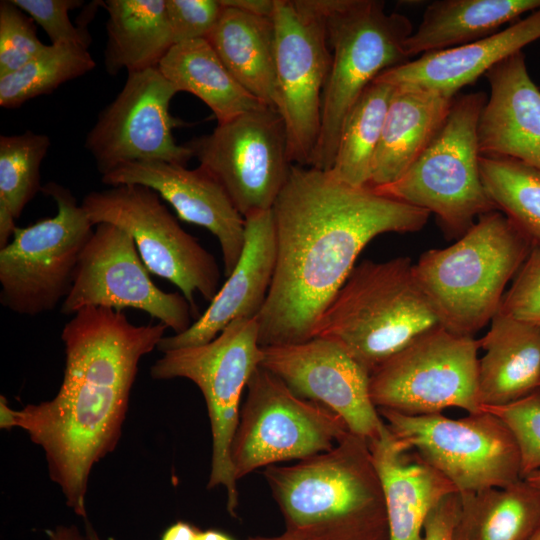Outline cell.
<instances>
[{
    "mask_svg": "<svg viewBox=\"0 0 540 540\" xmlns=\"http://www.w3.org/2000/svg\"><path fill=\"white\" fill-rule=\"evenodd\" d=\"M272 214L276 260L257 316L261 347L312 339L366 245L384 233L417 232L430 216L373 188L294 164Z\"/></svg>",
    "mask_w": 540,
    "mask_h": 540,
    "instance_id": "obj_1",
    "label": "cell"
},
{
    "mask_svg": "<svg viewBox=\"0 0 540 540\" xmlns=\"http://www.w3.org/2000/svg\"><path fill=\"white\" fill-rule=\"evenodd\" d=\"M164 324L134 325L120 311L85 307L65 324V371L57 395L11 409L0 400V426L20 428L40 446L51 480L86 518L90 472L119 441L141 358L157 348Z\"/></svg>",
    "mask_w": 540,
    "mask_h": 540,
    "instance_id": "obj_2",
    "label": "cell"
},
{
    "mask_svg": "<svg viewBox=\"0 0 540 540\" xmlns=\"http://www.w3.org/2000/svg\"><path fill=\"white\" fill-rule=\"evenodd\" d=\"M264 477L286 532L301 540H389L385 498L368 441L350 431L329 451Z\"/></svg>",
    "mask_w": 540,
    "mask_h": 540,
    "instance_id": "obj_3",
    "label": "cell"
},
{
    "mask_svg": "<svg viewBox=\"0 0 540 540\" xmlns=\"http://www.w3.org/2000/svg\"><path fill=\"white\" fill-rule=\"evenodd\" d=\"M532 248L531 241L494 210L480 216L452 245L422 253L414 273L440 325L474 337L499 311L506 285Z\"/></svg>",
    "mask_w": 540,
    "mask_h": 540,
    "instance_id": "obj_4",
    "label": "cell"
},
{
    "mask_svg": "<svg viewBox=\"0 0 540 540\" xmlns=\"http://www.w3.org/2000/svg\"><path fill=\"white\" fill-rule=\"evenodd\" d=\"M440 325L409 257L364 260L318 321L313 338L341 346L369 374L423 332Z\"/></svg>",
    "mask_w": 540,
    "mask_h": 540,
    "instance_id": "obj_5",
    "label": "cell"
},
{
    "mask_svg": "<svg viewBox=\"0 0 540 540\" xmlns=\"http://www.w3.org/2000/svg\"><path fill=\"white\" fill-rule=\"evenodd\" d=\"M332 55L322 94L321 127L310 167L329 171L343 123L364 90L382 72L410 60V20L377 0H315Z\"/></svg>",
    "mask_w": 540,
    "mask_h": 540,
    "instance_id": "obj_6",
    "label": "cell"
},
{
    "mask_svg": "<svg viewBox=\"0 0 540 540\" xmlns=\"http://www.w3.org/2000/svg\"><path fill=\"white\" fill-rule=\"evenodd\" d=\"M487 95L456 96L438 132L417 160L377 192L433 213L449 239L497 210L482 183L477 127Z\"/></svg>",
    "mask_w": 540,
    "mask_h": 540,
    "instance_id": "obj_7",
    "label": "cell"
},
{
    "mask_svg": "<svg viewBox=\"0 0 540 540\" xmlns=\"http://www.w3.org/2000/svg\"><path fill=\"white\" fill-rule=\"evenodd\" d=\"M262 358L257 317L240 318L208 343L163 352L150 369L153 379L186 378L203 394L212 434L207 487H225L227 510L234 517L238 490L231 446L239 423L242 393Z\"/></svg>",
    "mask_w": 540,
    "mask_h": 540,
    "instance_id": "obj_8",
    "label": "cell"
},
{
    "mask_svg": "<svg viewBox=\"0 0 540 540\" xmlns=\"http://www.w3.org/2000/svg\"><path fill=\"white\" fill-rule=\"evenodd\" d=\"M42 192L57 206L53 217L17 227L0 249V302L21 315L52 311L73 284L76 266L94 226L70 189L48 182Z\"/></svg>",
    "mask_w": 540,
    "mask_h": 540,
    "instance_id": "obj_9",
    "label": "cell"
},
{
    "mask_svg": "<svg viewBox=\"0 0 540 540\" xmlns=\"http://www.w3.org/2000/svg\"><path fill=\"white\" fill-rule=\"evenodd\" d=\"M246 391L231 446L237 481L261 467L329 451L349 432L338 414L300 397L261 365Z\"/></svg>",
    "mask_w": 540,
    "mask_h": 540,
    "instance_id": "obj_10",
    "label": "cell"
},
{
    "mask_svg": "<svg viewBox=\"0 0 540 540\" xmlns=\"http://www.w3.org/2000/svg\"><path fill=\"white\" fill-rule=\"evenodd\" d=\"M478 339L431 328L387 358L370 374L377 409L407 415L460 408L482 410L478 394Z\"/></svg>",
    "mask_w": 540,
    "mask_h": 540,
    "instance_id": "obj_11",
    "label": "cell"
},
{
    "mask_svg": "<svg viewBox=\"0 0 540 540\" xmlns=\"http://www.w3.org/2000/svg\"><path fill=\"white\" fill-rule=\"evenodd\" d=\"M81 205L93 225L109 223L126 231L148 271L176 285L199 318L194 295L213 300L220 289L219 266L154 190L137 184L111 186L86 194Z\"/></svg>",
    "mask_w": 540,
    "mask_h": 540,
    "instance_id": "obj_12",
    "label": "cell"
},
{
    "mask_svg": "<svg viewBox=\"0 0 540 540\" xmlns=\"http://www.w3.org/2000/svg\"><path fill=\"white\" fill-rule=\"evenodd\" d=\"M378 412L392 433L441 472L457 493L504 487L522 479L520 452L512 432L484 408L459 419L442 413Z\"/></svg>",
    "mask_w": 540,
    "mask_h": 540,
    "instance_id": "obj_13",
    "label": "cell"
},
{
    "mask_svg": "<svg viewBox=\"0 0 540 540\" xmlns=\"http://www.w3.org/2000/svg\"><path fill=\"white\" fill-rule=\"evenodd\" d=\"M277 111L292 164L311 166L321 127L324 86L332 55L315 0H275Z\"/></svg>",
    "mask_w": 540,
    "mask_h": 540,
    "instance_id": "obj_14",
    "label": "cell"
},
{
    "mask_svg": "<svg viewBox=\"0 0 540 540\" xmlns=\"http://www.w3.org/2000/svg\"><path fill=\"white\" fill-rule=\"evenodd\" d=\"M245 218L271 210L292 167L284 121L269 106L217 124L185 144Z\"/></svg>",
    "mask_w": 540,
    "mask_h": 540,
    "instance_id": "obj_15",
    "label": "cell"
},
{
    "mask_svg": "<svg viewBox=\"0 0 540 540\" xmlns=\"http://www.w3.org/2000/svg\"><path fill=\"white\" fill-rule=\"evenodd\" d=\"M148 272L133 238L113 224L100 223L81 252L61 312L74 315L85 307L133 308L158 319L175 334L186 331L196 318L189 302L178 292L162 291Z\"/></svg>",
    "mask_w": 540,
    "mask_h": 540,
    "instance_id": "obj_16",
    "label": "cell"
},
{
    "mask_svg": "<svg viewBox=\"0 0 540 540\" xmlns=\"http://www.w3.org/2000/svg\"><path fill=\"white\" fill-rule=\"evenodd\" d=\"M177 93L158 68L128 74L85 138L84 147L102 176L130 162L186 166L194 155L188 146L176 143L172 130L179 121L169 112Z\"/></svg>",
    "mask_w": 540,
    "mask_h": 540,
    "instance_id": "obj_17",
    "label": "cell"
},
{
    "mask_svg": "<svg viewBox=\"0 0 540 540\" xmlns=\"http://www.w3.org/2000/svg\"><path fill=\"white\" fill-rule=\"evenodd\" d=\"M261 366L300 397L338 414L349 431L370 441L385 422L370 396V374L341 346L327 339L262 347Z\"/></svg>",
    "mask_w": 540,
    "mask_h": 540,
    "instance_id": "obj_18",
    "label": "cell"
},
{
    "mask_svg": "<svg viewBox=\"0 0 540 540\" xmlns=\"http://www.w3.org/2000/svg\"><path fill=\"white\" fill-rule=\"evenodd\" d=\"M108 186L143 185L168 202L177 216L210 231L218 240L226 277L236 267L245 243V218L222 185L204 168L161 161L130 162L102 176Z\"/></svg>",
    "mask_w": 540,
    "mask_h": 540,
    "instance_id": "obj_19",
    "label": "cell"
},
{
    "mask_svg": "<svg viewBox=\"0 0 540 540\" xmlns=\"http://www.w3.org/2000/svg\"><path fill=\"white\" fill-rule=\"evenodd\" d=\"M276 260L272 209L245 217V243L241 257L205 312L184 332L164 336L157 349L198 346L212 341L231 322L256 318L272 283Z\"/></svg>",
    "mask_w": 540,
    "mask_h": 540,
    "instance_id": "obj_20",
    "label": "cell"
},
{
    "mask_svg": "<svg viewBox=\"0 0 540 540\" xmlns=\"http://www.w3.org/2000/svg\"><path fill=\"white\" fill-rule=\"evenodd\" d=\"M490 94L477 138L480 155L518 160L540 172V89L518 51L485 74Z\"/></svg>",
    "mask_w": 540,
    "mask_h": 540,
    "instance_id": "obj_21",
    "label": "cell"
},
{
    "mask_svg": "<svg viewBox=\"0 0 540 540\" xmlns=\"http://www.w3.org/2000/svg\"><path fill=\"white\" fill-rule=\"evenodd\" d=\"M368 444L384 493L388 539L423 540L426 518L440 501L457 493L454 485L386 423Z\"/></svg>",
    "mask_w": 540,
    "mask_h": 540,
    "instance_id": "obj_22",
    "label": "cell"
},
{
    "mask_svg": "<svg viewBox=\"0 0 540 540\" xmlns=\"http://www.w3.org/2000/svg\"><path fill=\"white\" fill-rule=\"evenodd\" d=\"M540 39V7L505 29L465 46L430 52L385 70L375 79L456 97L493 66Z\"/></svg>",
    "mask_w": 540,
    "mask_h": 540,
    "instance_id": "obj_23",
    "label": "cell"
},
{
    "mask_svg": "<svg viewBox=\"0 0 540 540\" xmlns=\"http://www.w3.org/2000/svg\"><path fill=\"white\" fill-rule=\"evenodd\" d=\"M480 339L478 394L482 407L503 406L540 390V325L501 311Z\"/></svg>",
    "mask_w": 540,
    "mask_h": 540,
    "instance_id": "obj_24",
    "label": "cell"
},
{
    "mask_svg": "<svg viewBox=\"0 0 540 540\" xmlns=\"http://www.w3.org/2000/svg\"><path fill=\"white\" fill-rule=\"evenodd\" d=\"M455 97L397 86L373 158L370 188L397 180L423 153L443 124Z\"/></svg>",
    "mask_w": 540,
    "mask_h": 540,
    "instance_id": "obj_25",
    "label": "cell"
},
{
    "mask_svg": "<svg viewBox=\"0 0 540 540\" xmlns=\"http://www.w3.org/2000/svg\"><path fill=\"white\" fill-rule=\"evenodd\" d=\"M207 41L242 87L265 105L277 110L272 18L223 5L219 20Z\"/></svg>",
    "mask_w": 540,
    "mask_h": 540,
    "instance_id": "obj_26",
    "label": "cell"
},
{
    "mask_svg": "<svg viewBox=\"0 0 540 540\" xmlns=\"http://www.w3.org/2000/svg\"><path fill=\"white\" fill-rule=\"evenodd\" d=\"M540 7V0H437L408 37L409 58L468 45Z\"/></svg>",
    "mask_w": 540,
    "mask_h": 540,
    "instance_id": "obj_27",
    "label": "cell"
},
{
    "mask_svg": "<svg viewBox=\"0 0 540 540\" xmlns=\"http://www.w3.org/2000/svg\"><path fill=\"white\" fill-rule=\"evenodd\" d=\"M108 18L104 64L114 76L158 68L174 45L166 0H106Z\"/></svg>",
    "mask_w": 540,
    "mask_h": 540,
    "instance_id": "obj_28",
    "label": "cell"
},
{
    "mask_svg": "<svg viewBox=\"0 0 540 540\" xmlns=\"http://www.w3.org/2000/svg\"><path fill=\"white\" fill-rule=\"evenodd\" d=\"M458 496L453 540H532L540 529V489L524 478Z\"/></svg>",
    "mask_w": 540,
    "mask_h": 540,
    "instance_id": "obj_29",
    "label": "cell"
},
{
    "mask_svg": "<svg viewBox=\"0 0 540 540\" xmlns=\"http://www.w3.org/2000/svg\"><path fill=\"white\" fill-rule=\"evenodd\" d=\"M158 69L179 92L191 93L204 102L217 124L267 106L239 84L207 39L173 45Z\"/></svg>",
    "mask_w": 540,
    "mask_h": 540,
    "instance_id": "obj_30",
    "label": "cell"
},
{
    "mask_svg": "<svg viewBox=\"0 0 540 540\" xmlns=\"http://www.w3.org/2000/svg\"><path fill=\"white\" fill-rule=\"evenodd\" d=\"M395 86L374 80L348 113L333 164L326 171L337 181L369 187L373 158Z\"/></svg>",
    "mask_w": 540,
    "mask_h": 540,
    "instance_id": "obj_31",
    "label": "cell"
},
{
    "mask_svg": "<svg viewBox=\"0 0 540 540\" xmlns=\"http://www.w3.org/2000/svg\"><path fill=\"white\" fill-rule=\"evenodd\" d=\"M484 188L495 205L533 244L540 247V172L518 160L480 155Z\"/></svg>",
    "mask_w": 540,
    "mask_h": 540,
    "instance_id": "obj_32",
    "label": "cell"
},
{
    "mask_svg": "<svg viewBox=\"0 0 540 540\" xmlns=\"http://www.w3.org/2000/svg\"><path fill=\"white\" fill-rule=\"evenodd\" d=\"M96 63L87 49L50 44L18 70L0 77V106L15 109L52 93L60 85L93 70Z\"/></svg>",
    "mask_w": 540,
    "mask_h": 540,
    "instance_id": "obj_33",
    "label": "cell"
},
{
    "mask_svg": "<svg viewBox=\"0 0 540 540\" xmlns=\"http://www.w3.org/2000/svg\"><path fill=\"white\" fill-rule=\"evenodd\" d=\"M50 138L30 130L0 136V204L17 219L25 206L42 191L40 166Z\"/></svg>",
    "mask_w": 540,
    "mask_h": 540,
    "instance_id": "obj_34",
    "label": "cell"
},
{
    "mask_svg": "<svg viewBox=\"0 0 540 540\" xmlns=\"http://www.w3.org/2000/svg\"><path fill=\"white\" fill-rule=\"evenodd\" d=\"M46 45L34 21L12 0L0 2V77L14 72L39 54Z\"/></svg>",
    "mask_w": 540,
    "mask_h": 540,
    "instance_id": "obj_35",
    "label": "cell"
},
{
    "mask_svg": "<svg viewBox=\"0 0 540 540\" xmlns=\"http://www.w3.org/2000/svg\"><path fill=\"white\" fill-rule=\"evenodd\" d=\"M482 408L498 416L512 432L520 452L522 478L540 470V390L503 406Z\"/></svg>",
    "mask_w": 540,
    "mask_h": 540,
    "instance_id": "obj_36",
    "label": "cell"
},
{
    "mask_svg": "<svg viewBox=\"0 0 540 540\" xmlns=\"http://www.w3.org/2000/svg\"><path fill=\"white\" fill-rule=\"evenodd\" d=\"M35 23L42 27L51 44H67L85 48L91 43L86 28L76 27L69 17L71 10L82 5L80 0H12Z\"/></svg>",
    "mask_w": 540,
    "mask_h": 540,
    "instance_id": "obj_37",
    "label": "cell"
},
{
    "mask_svg": "<svg viewBox=\"0 0 540 540\" xmlns=\"http://www.w3.org/2000/svg\"><path fill=\"white\" fill-rule=\"evenodd\" d=\"M502 313L515 319L540 325V247L533 246L505 293Z\"/></svg>",
    "mask_w": 540,
    "mask_h": 540,
    "instance_id": "obj_38",
    "label": "cell"
},
{
    "mask_svg": "<svg viewBox=\"0 0 540 540\" xmlns=\"http://www.w3.org/2000/svg\"><path fill=\"white\" fill-rule=\"evenodd\" d=\"M222 10L221 0H166V13L174 45L207 39Z\"/></svg>",
    "mask_w": 540,
    "mask_h": 540,
    "instance_id": "obj_39",
    "label": "cell"
},
{
    "mask_svg": "<svg viewBox=\"0 0 540 540\" xmlns=\"http://www.w3.org/2000/svg\"><path fill=\"white\" fill-rule=\"evenodd\" d=\"M458 508V493L450 494L440 501L426 518L423 540H453Z\"/></svg>",
    "mask_w": 540,
    "mask_h": 540,
    "instance_id": "obj_40",
    "label": "cell"
},
{
    "mask_svg": "<svg viewBox=\"0 0 540 540\" xmlns=\"http://www.w3.org/2000/svg\"><path fill=\"white\" fill-rule=\"evenodd\" d=\"M222 4L246 13L272 18L275 0H221Z\"/></svg>",
    "mask_w": 540,
    "mask_h": 540,
    "instance_id": "obj_41",
    "label": "cell"
},
{
    "mask_svg": "<svg viewBox=\"0 0 540 540\" xmlns=\"http://www.w3.org/2000/svg\"><path fill=\"white\" fill-rule=\"evenodd\" d=\"M200 532L197 527L178 521L165 530L160 540H198Z\"/></svg>",
    "mask_w": 540,
    "mask_h": 540,
    "instance_id": "obj_42",
    "label": "cell"
},
{
    "mask_svg": "<svg viewBox=\"0 0 540 540\" xmlns=\"http://www.w3.org/2000/svg\"><path fill=\"white\" fill-rule=\"evenodd\" d=\"M15 217L10 210L0 204V249L9 244V239L13 237L15 229Z\"/></svg>",
    "mask_w": 540,
    "mask_h": 540,
    "instance_id": "obj_43",
    "label": "cell"
},
{
    "mask_svg": "<svg viewBox=\"0 0 540 540\" xmlns=\"http://www.w3.org/2000/svg\"><path fill=\"white\" fill-rule=\"evenodd\" d=\"M49 540H88L87 536H82L76 526H58L54 530L46 531Z\"/></svg>",
    "mask_w": 540,
    "mask_h": 540,
    "instance_id": "obj_44",
    "label": "cell"
},
{
    "mask_svg": "<svg viewBox=\"0 0 540 540\" xmlns=\"http://www.w3.org/2000/svg\"><path fill=\"white\" fill-rule=\"evenodd\" d=\"M198 540H233V539L229 535L223 532L209 529L206 531H201L199 534Z\"/></svg>",
    "mask_w": 540,
    "mask_h": 540,
    "instance_id": "obj_45",
    "label": "cell"
},
{
    "mask_svg": "<svg viewBox=\"0 0 540 540\" xmlns=\"http://www.w3.org/2000/svg\"><path fill=\"white\" fill-rule=\"evenodd\" d=\"M247 540H301V539L284 531L282 534L276 535V536H253V537H249Z\"/></svg>",
    "mask_w": 540,
    "mask_h": 540,
    "instance_id": "obj_46",
    "label": "cell"
},
{
    "mask_svg": "<svg viewBox=\"0 0 540 540\" xmlns=\"http://www.w3.org/2000/svg\"><path fill=\"white\" fill-rule=\"evenodd\" d=\"M524 479H526L533 486L540 489V470L527 475L526 477H524Z\"/></svg>",
    "mask_w": 540,
    "mask_h": 540,
    "instance_id": "obj_47",
    "label": "cell"
},
{
    "mask_svg": "<svg viewBox=\"0 0 540 540\" xmlns=\"http://www.w3.org/2000/svg\"><path fill=\"white\" fill-rule=\"evenodd\" d=\"M86 532L88 540H102L97 536V534L88 522L86 523Z\"/></svg>",
    "mask_w": 540,
    "mask_h": 540,
    "instance_id": "obj_48",
    "label": "cell"
},
{
    "mask_svg": "<svg viewBox=\"0 0 540 540\" xmlns=\"http://www.w3.org/2000/svg\"><path fill=\"white\" fill-rule=\"evenodd\" d=\"M532 540H540V529H539L538 532L535 534V536L533 537Z\"/></svg>",
    "mask_w": 540,
    "mask_h": 540,
    "instance_id": "obj_49",
    "label": "cell"
}]
</instances>
